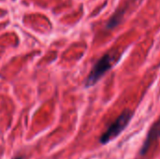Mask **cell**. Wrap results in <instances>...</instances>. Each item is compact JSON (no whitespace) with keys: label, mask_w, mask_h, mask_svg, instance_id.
I'll return each mask as SVG.
<instances>
[{"label":"cell","mask_w":160,"mask_h":159,"mask_svg":"<svg viewBox=\"0 0 160 159\" xmlns=\"http://www.w3.org/2000/svg\"><path fill=\"white\" fill-rule=\"evenodd\" d=\"M133 116V112L129 110L124 111L117 118L116 120L111 124V126L108 127V129L101 135L99 138V142L101 144L105 145L117 138L128 126L131 118Z\"/></svg>","instance_id":"cell-1"},{"label":"cell","mask_w":160,"mask_h":159,"mask_svg":"<svg viewBox=\"0 0 160 159\" xmlns=\"http://www.w3.org/2000/svg\"><path fill=\"white\" fill-rule=\"evenodd\" d=\"M114 55L110 53H106L100 59H98L85 81V86L90 87L95 85L105 75V73H107L112 68L114 63Z\"/></svg>","instance_id":"cell-2"},{"label":"cell","mask_w":160,"mask_h":159,"mask_svg":"<svg viewBox=\"0 0 160 159\" xmlns=\"http://www.w3.org/2000/svg\"><path fill=\"white\" fill-rule=\"evenodd\" d=\"M160 138V117L157 122L154 123V125L152 126V127L150 128L147 137L145 139V142L140 151V155L141 156H145L146 153L149 151V149L151 148V146L153 145V143H155L158 139Z\"/></svg>","instance_id":"cell-3"},{"label":"cell","mask_w":160,"mask_h":159,"mask_svg":"<svg viewBox=\"0 0 160 159\" xmlns=\"http://www.w3.org/2000/svg\"><path fill=\"white\" fill-rule=\"evenodd\" d=\"M14 159H22V158L21 157H15V158H14Z\"/></svg>","instance_id":"cell-4"}]
</instances>
